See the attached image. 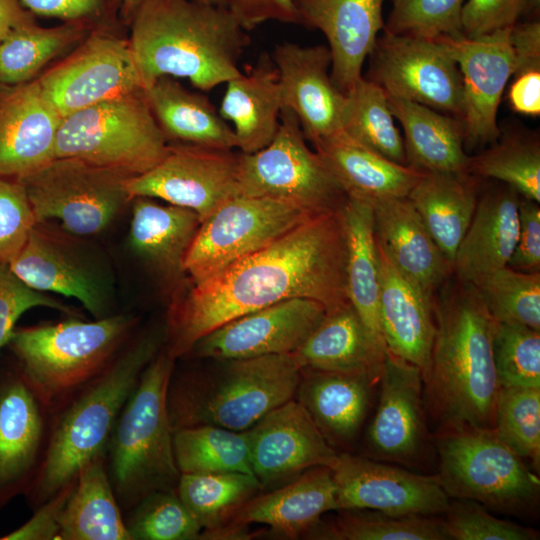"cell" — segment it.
I'll list each match as a JSON object with an SVG mask.
<instances>
[{"label":"cell","instance_id":"6da1fadb","mask_svg":"<svg viewBox=\"0 0 540 540\" xmlns=\"http://www.w3.org/2000/svg\"><path fill=\"white\" fill-rule=\"evenodd\" d=\"M343 207L315 212L258 251L173 296L164 349L175 360L240 316L291 298L348 303Z\"/></svg>","mask_w":540,"mask_h":540},{"label":"cell","instance_id":"7a4b0ae2","mask_svg":"<svg viewBox=\"0 0 540 540\" xmlns=\"http://www.w3.org/2000/svg\"><path fill=\"white\" fill-rule=\"evenodd\" d=\"M437 293L436 332L422 376L425 410L440 426L493 429L501 388L493 358L498 322L473 284L454 277Z\"/></svg>","mask_w":540,"mask_h":540},{"label":"cell","instance_id":"3957f363","mask_svg":"<svg viewBox=\"0 0 540 540\" xmlns=\"http://www.w3.org/2000/svg\"><path fill=\"white\" fill-rule=\"evenodd\" d=\"M165 344V326L144 329L111 363L54 412L40 463L24 495L36 508L105 454L119 414L147 365Z\"/></svg>","mask_w":540,"mask_h":540},{"label":"cell","instance_id":"277c9868","mask_svg":"<svg viewBox=\"0 0 540 540\" xmlns=\"http://www.w3.org/2000/svg\"><path fill=\"white\" fill-rule=\"evenodd\" d=\"M128 39L144 90L170 76L204 92L241 75L250 42L227 7L194 0H143Z\"/></svg>","mask_w":540,"mask_h":540},{"label":"cell","instance_id":"5b68a950","mask_svg":"<svg viewBox=\"0 0 540 540\" xmlns=\"http://www.w3.org/2000/svg\"><path fill=\"white\" fill-rule=\"evenodd\" d=\"M206 359L208 367L173 370L167 390L173 431L197 425L245 431L296 396L301 368L293 354Z\"/></svg>","mask_w":540,"mask_h":540},{"label":"cell","instance_id":"8992f818","mask_svg":"<svg viewBox=\"0 0 540 540\" xmlns=\"http://www.w3.org/2000/svg\"><path fill=\"white\" fill-rule=\"evenodd\" d=\"M131 314L16 327L7 343L14 366L48 413L97 377L131 339Z\"/></svg>","mask_w":540,"mask_h":540},{"label":"cell","instance_id":"52a82bcc","mask_svg":"<svg viewBox=\"0 0 540 540\" xmlns=\"http://www.w3.org/2000/svg\"><path fill=\"white\" fill-rule=\"evenodd\" d=\"M175 361L163 347L147 365L108 441L106 467L122 510H131L154 492L177 487L180 472L167 409Z\"/></svg>","mask_w":540,"mask_h":540},{"label":"cell","instance_id":"ba28073f","mask_svg":"<svg viewBox=\"0 0 540 540\" xmlns=\"http://www.w3.org/2000/svg\"><path fill=\"white\" fill-rule=\"evenodd\" d=\"M441 485L449 497L523 516L539 502V478L494 429L440 426L436 435Z\"/></svg>","mask_w":540,"mask_h":540},{"label":"cell","instance_id":"9c48e42d","mask_svg":"<svg viewBox=\"0 0 540 540\" xmlns=\"http://www.w3.org/2000/svg\"><path fill=\"white\" fill-rule=\"evenodd\" d=\"M168 150L145 91L139 89L62 117L55 158H78L134 177L156 166Z\"/></svg>","mask_w":540,"mask_h":540},{"label":"cell","instance_id":"30bf717a","mask_svg":"<svg viewBox=\"0 0 540 540\" xmlns=\"http://www.w3.org/2000/svg\"><path fill=\"white\" fill-rule=\"evenodd\" d=\"M129 178L78 158L58 157L18 180L36 222H58L66 231L87 238L106 230L131 203Z\"/></svg>","mask_w":540,"mask_h":540},{"label":"cell","instance_id":"8fae6325","mask_svg":"<svg viewBox=\"0 0 540 540\" xmlns=\"http://www.w3.org/2000/svg\"><path fill=\"white\" fill-rule=\"evenodd\" d=\"M238 196L265 197L309 212L343 207L348 196L323 158L307 145L297 117L283 108L265 148L239 153Z\"/></svg>","mask_w":540,"mask_h":540},{"label":"cell","instance_id":"7c38bea8","mask_svg":"<svg viewBox=\"0 0 540 540\" xmlns=\"http://www.w3.org/2000/svg\"><path fill=\"white\" fill-rule=\"evenodd\" d=\"M8 265L29 287L74 298L95 319L113 314L114 277L107 258L86 237L54 221L36 222Z\"/></svg>","mask_w":540,"mask_h":540},{"label":"cell","instance_id":"4fadbf2b","mask_svg":"<svg viewBox=\"0 0 540 540\" xmlns=\"http://www.w3.org/2000/svg\"><path fill=\"white\" fill-rule=\"evenodd\" d=\"M315 212L282 200L235 196L200 223L184 259L191 284L258 251Z\"/></svg>","mask_w":540,"mask_h":540},{"label":"cell","instance_id":"5bb4252c","mask_svg":"<svg viewBox=\"0 0 540 540\" xmlns=\"http://www.w3.org/2000/svg\"><path fill=\"white\" fill-rule=\"evenodd\" d=\"M370 55L367 79L378 84L387 96L416 102L461 120V74L439 38L384 30Z\"/></svg>","mask_w":540,"mask_h":540},{"label":"cell","instance_id":"9a60e30c","mask_svg":"<svg viewBox=\"0 0 540 540\" xmlns=\"http://www.w3.org/2000/svg\"><path fill=\"white\" fill-rule=\"evenodd\" d=\"M37 79L61 117L143 89L129 39L107 28L92 30L73 53Z\"/></svg>","mask_w":540,"mask_h":540},{"label":"cell","instance_id":"2e32d148","mask_svg":"<svg viewBox=\"0 0 540 540\" xmlns=\"http://www.w3.org/2000/svg\"><path fill=\"white\" fill-rule=\"evenodd\" d=\"M239 154L169 143L167 155L149 171L128 179L131 198H159L194 211L200 222L238 196Z\"/></svg>","mask_w":540,"mask_h":540},{"label":"cell","instance_id":"e0dca14e","mask_svg":"<svg viewBox=\"0 0 540 540\" xmlns=\"http://www.w3.org/2000/svg\"><path fill=\"white\" fill-rule=\"evenodd\" d=\"M331 470L338 510L439 515L444 514L450 502L437 475L412 473L350 453H339Z\"/></svg>","mask_w":540,"mask_h":540},{"label":"cell","instance_id":"ac0fdd59","mask_svg":"<svg viewBox=\"0 0 540 540\" xmlns=\"http://www.w3.org/2000/svg\"><path fill=\"white\" fill-rule=\"evenodd\" d=\"M327 309L308 298H291L233 319L198 340L186 356L233 359L294 353L320 324Z\"/></svg>","mask_w":540,"mask_h":540},{"label":"cell","instance_id":"d6986e66","mask_svg":"<svg viewBox=\"0 0 540 540\" xmlns=\"http://www.w3.org/2000/svg\"><path fill=\"white\" fill-rule=\"evenodd\" d=\"M510 28L478 36L438 37L458 65L463 90L464 143L484 145L500 135L497 112L514 73Z\"/></svg>","mask_w":540,"mask_h":540},{"label":"cell","instance_id":"ffe728a7","mask_svg":"<svg viewBox=\"0 0 540 540\" xmlns=\"http://www.w3.org/2000/svg\"><path fill=\"white\" fill-rule=\"evenodd\" d=\"M245 434L252 472L262 489L313 467L332 468L339 455L295 398L265 414Z\"/></svg>","mask_w":540,"mask_h":540},{"label":"cell","instance_id":"44dd1931","mask_svg":"<svg viewBox=\"0 0 540 540\" xmlns=\"http://www.w3.org/2000/svg\"><path fill=\"white\" fill-rule=\"evenodd\" d=\"M379 384V403L368 429L367 448L382 461L416 463L427 443L422 372L387 351Z\"/></svg>","mask_w":540,"mask_h":540},{"label":"cell","instance_id":"7402d4cb","mask_svg":"<svg viewBox=\"0 0 540 540\" xmlns=\"http://www.w3.org/2000/svg\"><path fill=\"white\" fill-rule=\"evenodd\" d=\"M271 58L283 108L297 117L306 140L314 144L341 131L345 94L331 78L329 48L284 42L275 46Z\"/></svg>","mask_w":540,"mask_h":540},{"label":"cell","instance_id":"603a6c76","mask_svg":"<svg viewBox=\"0 0 540 540\" xmlns=\"http://www.w3.org/2000/svg\"><path fill=\"white\" fill-rule=\"evenodd\" d=\"M48 412L13 365L0 368V509L24 494L40 463Z\"/></svg>","mask_w":540,"mask_h":540},{"label":"cell","instance_id":"cb8c5ba5","mask_svg":"<svg viewBox=\"0 0 540 540\" xmlns=\"http://www.w3.org/2000/svg\"><path fill=\"white\" fill-rule=\"evenodd\" d=\"M61 119L37 78L0 83V177L19 179L54 159Z\"/></svg>","mask_w":540,"mask_h":540},{"label":"cell","instance_id":"d4e9b609","mask_svg":"<svg viewBox=\"0 0 540 540\" xmlns=\"http://www.w3.org/2000/svg\"><path fill=\"white\" fill-rule=\"evenodd\" d=\"M299 23L320 30L332 58L331 78L346 94L362 76L363 64L385 25L384 0H293Z\"/></svg>","mask_w":540,"mask_h":540},{"label":"cell","instance_id":"484cf974","mask_svg":"<svg viewBox=\"0 0 540 540\" xmlns=\"http://www.w3.org/2000/svg\"><path fill=\"white\" fill-rule=\"evenodd\" d=\"M376 241L395 268L433 300L452 266L408 197L370 202Z\"/></svg>","mask_w":540,"mask_h":540},{"label":"cell","instance_id":"4316f807","mask_svg":"<svg viewBox=\"0 0 540 540\" xmlns=\"http://www.w3.org/2000/svg\"><path fill=\"white\" fill-rule=\"evenodd\" d=\"M329 511H338L336 484L331 468L319 466L281 487L256 494L225 524H264L270 528L268 535L295 539L304 537Z\"/></svg>","mask_w":540,"mask_h":540},{"label":"cell","instance_id":"83f0119b","mask_svg":"<svg viewBox=\"0 0 540 540\" xmlns=\"http://www.w3.org/2000/svg\"><path fill=\"white\" fill-rule=\"evenodd\" d=\"M380 273L379 315L387 351L425 373L433 347L434 301L392 264L376 241Z\"/></svg>","mask_w":540,"mask_h":540},{"label":"cell","instance_id":"f1b7e54d","mask_svg":"<svg viewBox=\"0 0 540 540\" xmlns=\"http://www.w3.org/2000/svg\"><path fill=\"white\" fill-rule=\"evenodd\" d=\"M520 199L507 185L489 190L478 199L452 262L455 278L476 285L507 266L518 237Z\"/></svg>","mask_w":540,"mask_h":540},{"label":"cell","instance_id":"f546056e","mask_svg":"<svg viewBox=\"0 0 540 540\" xmlns=\"http://www.w3.org/2000/svg\"><path fill=\"white\" fill-rule=\"evenodd\" d=\"M376 384L369 376L301 369L296 400L333 448H347L364 424Z\"/></svg>","mask_w":540,"mask_h":540},{"label":"cell","instance_id":"4dcf8cb0","mask_svg":"<svg viewBox=\"0 0 540 540\" xmlns=\"http://www.w3.org/2000/svg\"><path fill=\"white\" fill-rule=\"evenodd\" d=\"M292 354L301 369L380 380L387 350L372 338L348 302L327 311L320 324Z\"/></svg>","mask_w":540,"mask_h":540},{"label":"cell","instance_id":"1f68e13d","mask_svg":"<svg viewBox=\"0 0 540 540\" xmlns=\"http://www.w3.org/2000/svg\"><path fill=\"white\" fill-rule=\"evenodd\" d=\"M128 233L132 253L165 281L180 283L186 253L200 226L198 215L184 207L135 197Z\"/></svg>","mask_w":540,"mask_h":540},{"label":"cell","instance_id":"d6a6232c","mask_svg":"<svg viewBox=\"0 0 540 540\" xmlns=\"http://www.w3.org/2000/svg\"><path fill=\"white\" fill-rule=\"evenodd\" d=\"M348 197L369 202L407 197L425 172L396 163L342 130L313 144Z\"/></svg>","mask_w":540,"mask_h":540},{"label":"cell","instance_id":"836d02e7","mask_svg":"<svg viewBox=\"0 0 540 540\" xmlns=\"http://www.w3.org/2000/svg\"><path fill=\"white\" fill-rule=\"evenodd\" d=\"M282 109L276 67L271 56L262 53L248 73L226 82L219 113L233 124L236 148L251 154L274 139Z\"/></svg>","mask_w":540,"mask_h":540},{"label":"cell","instance_id":"e575fe53","mask_svg":"<svg viewBox=\"0 0 540 540\" xmlns=\"http://www.w3.org/2000/svg\"><path fill=\"white\" fill-rule=\"evenodd\" d=\"M388 102L403 128L407 165L423 172L468 174L470 156L459 118L401 98L388 96Z\"/></svg>","mask_w":540,"mask_h":540},{"label":"cell","instance_id":"d590c367","mask_svg":"<svg viewBox=\"0 0 540 540\" xmlns=\"http://www.w3.org/2000/svg\"><path fill=\"white\" fill-rule=\"evenodd\" d=\"M144 91L168 142L222 150L236 148L233 129L205 95L188 90L170 76L158 78Z\"/></svg>","mask_w":540,"mask_h":540},{"label":"cell","instance_id":"8d00e7d4","mask_svg":"<svg viewBox=\"0 0 540 540\" xmlns=\"http://www.w3.org/2000/svg\"><path fill=\"white\" fill-rule=\"evenodd\" d=\"M475 178L425 172L407 196L451 266L476 209Z\"/></svg>","mask_w":540,"mask_h":540},{"label":"cell","instance_id":"74e56055","mask_svg":"<svg viewBox=\"0 0 540 540\" xmlns=\"http://www.w3.org/2000/svg\"><path fill=\"white\" fill-rule=\"evenodd\" d=\"M342 210L347 237L348 301L372 338L387 350L379 315L380 273L372 204L348 197Z\"/></svg>","mask_w":540,"mask_h":540},{"label":"cell","instance_id":"f35d334b","mask_svg":"<svg viewBox=\"0 0 540 540\" xmlns=\"http://www.w3.org/2000/svg\"><path fill=\"white\" fill-rule=\"evenodd\" d=\"M58 540H131L105 454L86 463L60 517Z\"/></svg>","mask_w":540,"mask_h":540},{"label":"cell","instance_id":"ab89813d","mask_svg":"<svg viewBox=\"0 0 540 540\" xmlns=\"http://www.w3.org/2000/svg\"><path fill=\"white\" fill-rule=\"evenodd\" d=\"M93 27L84 22L39 26L34 19L17 26L0 42V83L19 84L37 78L52 59L80 43Z\"/></svg>","mask_w":540,"mask_h":540},{"label":"cell","instance_id":"60d3db41","mask_svg":"<svg viewBox=\"0 0 540 540\" xmlns=\"http://www.w3.org/2000/svg\"><path fill=\"white\" fill-rule=\"evenodd\" d=\"M331 522L320 521L303 538L317 540H447L437 515H392L370 509H342Z\"/></svg>","mask_w":540,"mask_h":540},{"label":"cell","instance_id":"b9f144b4","mask_svg":"<svg viewBox=\"0 0 540 540\" xmlns=\"http://www.w3.org/2000/svg\"><path fill=\"white\" fill-rule=\"evenodd\" d=\"M176 465L181 473L252 472L245 431L197 425L173 431Z\"/></svg>","mask_w":540,"mask_h":540},{"label":"cell","instance_id":"7bdbcfd3","mask_svg":"<svg viewBox=\"0 0 540 540\" xmlns=\"http://www.w3.org/2000/svg\"><path fill=\"white\" fill-rule=\"evenodd\" d=\"M341 130L384 157L407 165L388 96L375 82L361 77L345 94Z\"/></svg>","mask_w":540,"mask_h":540},{"label":"cell","instance_id":"ee69618b","mask_svg":"<svg viewBox=\"0 0 540 540\" xmlns=\"http://www.w3.org/2000/svg\"><path fill=\"white\" fill-rule=\"evenodd\" d=\"M262 490L256 477L245 473H181L176 487L180 500L202 530L224 525L237 509Z\"/></svg>","mask_w":540,"mask_h":540},{"label":"cell","instance_id":"f6af8a7d","mask_svg":"<svg viewBox=\"0 0 540 540\" xmlns=\"http://www.w3.org/2000/svg\"><path fill=\"white\" fill-rule=\"evenodd\" d=\"M468 174L499 180L521 197L540 202V143L536 137L511 135L470 156Z\"/></svg>","mask_w":540,"mask_h":540},{"label":"cell","instance_id":"bcb514c9","mask_svg":"<svg viewBox=\"0 0 540 540\" xmlns=\"http://www.w3.org/2000/svg\"><path fill=\"white\" fill-rule=\"evenodd\" d=\"M497 322H514L540 331V272L507 266L474 285Z\"/></svg>","mask_w":540,"mask_h":540},{"label":"cell","instance_id":"7dc6e473","mask_svg":"<svg viewBox=\"0 0 540 540\" xmlns=\"http://www.w3.org/2000/svg\"><path fill=\"white\" fill-rule=\"evenodd\" d=\"M495 432L538 472L540 466V388H500Z\"/></svg>","mask_w":540,"mask_h":540},{"label":"cell","instance_id":"c3c4849f","mask_svg":"<svg viewBox=\"0 0 540 540\" xmlns=\"http://www.w3.org/2000/svg\"><path fill=\"white\" fill-rule=\"evenodd\" d=\"M130 511L125 525L131 540H196L202 531L176 489L154 492Z\"/></svg>","mask_w":540,"mask_h":540},{"label":"cell","instance_id":"681fc988","mask_svg":"<svg viewBox=\"0 0 540 540\" xmlns=\"http://www.w3.org/2000/svg\"><path fill=\"white\" fill-rule=\"evenodd\" d=\"M493 358L501 387L540 388V331L514 322H498Z\"/></svg>","mask_w":540,"mask_h":540},{"label":"cell","instance_id":"f907efd6","mask_svg":"<svg viewBox=\"0 0 540 540\" xmlns=\"http://www.w3.org/2000/svg\"><path fill=\"white\" fill-rule=\"evenodd\" d=\"M464 0H393L384 30L426 38L459 36Z\"/></svg>","mask_w":540,"mask_h":540},{"label":"cell","instance_id":"816d5d0a","mask_svg":"<svg viewBox=\"0 0 540 540\" xmlns=\"http://www.w3.org/2000/svg\"><path fill=\"white\" fill-rule=\"evenodd\" d=\"M450 539L456 540H537L539 532L489 513L486 507L470 499L449 502L444 512Z\"/></svg>","mask_w":540,"mask_h":540},{"label":"cell","instance_id":"f5cc1de1","mask_svg":"<svg viewBox=\"0 0 540 540\" xmlns=\"http://www.w3.org/2000/svg\"><path fill=\"white\" fill-rule=\"evenodd\" d=\"M35 307L79 316L69 305L26 285L11 271L8 263H0V351L7 345L20 317Z\"/></svg>","mask_w":540,"mask_h":540},{"label":"cell","instance_id":"db71d44e","mask_svg":"<svg viewBox=\"0 0 540 540\" xmlns=\"http://www.w3.org/2000/svg\"><path fill=\"white\" fill-rule=\"evenodd\" d=\"M35 223L22 182L0 177V263H9L19 252Z\"/></svg>","mask_w":540,"mask_h":540},{"label":"cell","instance_id":"11a10c76","mask_svg":"<svg viewBox=\"0 0 540 540\" xmlns=\"http://www.w3.org/2000/svg\"><path fill=\"white\" fill-rule=\"evenodd\" d=\"M530 0H467L461 12L462 34L475 38L515 25Z\"/></svg>","mask_w":540,"mask_h":540},{"label":"cell","instance_id":"9f6ffc18","mask_svg":"<svg viewBox=\"0 0 540 540\" xmlns=\"http://www.w3.org/2000/svg\"><path fill=\"white\" fill-rule=\"evenodd\" d=\"M507 267L540 272V207L536 201L520 199L518 237Z\"/></svg>","mask_w":540,"mask_h":540},{"label":"cell","instance_id":"6f0895ef","mask_svg":"<svg viewBox=\"0 0 540 540\" xmlns=\"http://www.w3.org/2000/svg\"><path fill=\"white\" fill-rule=\"evenodd\" d=\"M75 482L76 479L36 507L26 523L3 535L0 540H58L60 517Z\"/></svg>","mask_w":540,"mask_h":540},{"label":"cell","instance_id":"680465c9","mask_svg":"<svg viewBox=\"0 0 540 540\" xmlns=\"http://www.w3.org/2000/svg\"><path fill=\"white\" fill-rule=\"evenodd\" d=\"M31 13L92 27L108 13L112 0H19Z\"/></svg>","mask_w":540,"mask_h":540},{"label":"cell","instance_id":"91938a15","mask_svg":"<svg viewBox=\"0 0 540 540\" xmlns=\"http://www.w3.org/2000/svg\"><path fill=\"white\" fill-rule=\"evenodd\" d=\"M228 9L245 31L269 20L299 23L293 0H229Z\"/></svg>","mask_w":540,"mask_h":540},{"label":"cell","instance_id":"94428289","mask_svg":"<svg viewBox=\"0 0 540 540\" xmlns=\"http://www.w3.org/2000/svg\"><path fill=\"white\" fill-rule=\"evenodd\" d=\"M510 43L514 56V75L540 69V23H516L510 29Z\"/></svg>","mask_w":540,"mask_h":540},{"label":"cell","instance_id":"6125c7cd","mask_svg":"<svg viewBox=\"0 0 540 540\" xmlns=\"http://www.w3.org/2000/svg\"><path fill=\"white\" fill-rule=\"evenodd\" d=\"M508 99L511 108L524 115H540V69L522 72L513 76Z\"/></svg>","mask_w":540,"mask_h":540},{"label":"cell","instance_id":"be15d7a7","mask_svg":"<svg viewBox=\"0 0 540 540\" xmlns=\"http://www.w3.org/2000/svg\"><path fill=\"white\" fill-rule=\"evenodd\" d=\"M33 19L19 0H0V42L17 26Z\"/></svg>","mask_w":540,"mask_h":540},{"label":"cell","instance_id":"e7e4bbea","mask_svg":"<svg viewBox=\"0 0 540 540\" xmlns=\"http://www.w3.org/2000/svg\"><path fill=\"white\" fill-rule=\"evenodd\" d=\"M143 0H119L121 11L127 18L132 17Z\"/></svg>","mask_w":540,"mask_h":540}]
</instances>
